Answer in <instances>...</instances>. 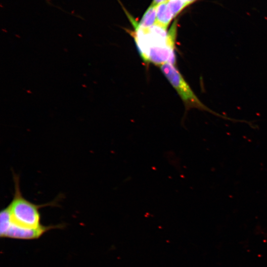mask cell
I'll return each instance as SVG.
<instances>
[{"instance_id": "1", "label": "cell", "mask_w": 267, "mask_h": 267, "mask_svg": "<svg viewBox=\"0 0 267 267\" xmlns=\"http://www.w3.org/2000/svg\"><path fill=\"white\" fill-rule=\"evenodd\" d=\"M134 27V38L142 59L156 65L166 63L174 64L176 61L175 43L177 32V22L173 24L170 31L157 24L143 28L132 18Z\"/></svg>"}, {"instance_id": "2", "label": "cell", "mask_w": 267, "mask_h": 267, "mask_svg": "<svg viewBox=\"0 0 267 267\" xmlns=\"http://www.w3.org/2000/svg\"><path fill=\"white\" fill-rule=\"evenodd\" d=\"M14 182V194L11 202L8 205L11 221L22 227L39 228L43 225L41 223L40 209L46 206L56 205V201L44 204L37 205L26 199L22 195L20 188L19 176L13 173Z\"/></svg>"}, {"instance_id": "3", "label": "cell", "mask_w": 267, "mask_h": 267, "mask_svg": "<svg viewBox=\"0 0 267 267\" xmlns=\"http://www.w3.org/2000/svg\"><path fill=\"white\" fill-rule=\"evenodd\" d=\"M160 68L163 74L177 91L186 109H198L224 119H230L215 112L205 105L195 94L174 64L166 63L160 66Z\"/></svg>"}, {"instance_id": "4", "label": "cell", "mask_w": 267, "mask_h": 267, "mask_svg": "<svg viewBox=\"0 0 267 267\" xmlns=\"http://www.w3.org/2000/svg\"><path fill=\"white\" fill-rule=\"evenodd\" d=\"M63 225H43L39 228H27L13 223L11 220L9 228L3 238L16 239L30 240L39 238L46 231L53 228L62 227Z\"/></svg>"}, {"instance_id": "5", "label": "cell", "mask_w": 267, "mask_h": 267, "mask_svg": "<svg viewBox=\"0 0 267 267\" xmlns=\"http://www.w3.org/2000/svg\"><path fill=\"white\" fill-rule=\"evenodd\" d=\"M174 17V15L168 6L167 1L158 4L156 6L155 24L167 29Z\"/></svg>"}, {"instance_id": "6", "label": "cell", "mask_w": 267, "mask_h": 267, "mask_svg": "<svg viewBox=\"0 0 267 267\" xmlns=\"http://www.w3.org/2000/svg\"><path fill=\"white\" fill-rule=\"evenodd\" d=\"M156 6L152 4L148 7L142 17L138 25L143 28L150 27L155 24Z\"/></svg>"}, {"instance_id": "7", "label": "cell", "mask_w": 267, "mask_h": 267, "mask_svg": "<svg viewBox=\"0 0 267 267\" xmlns=\"http://www.w3.org/2000/svg\"><path fill=\"white\" fill-rule=\"evenodd\" d=\"M11 214L8 206L3 209L0 213V235L3 237L11 222Z\"/></svg>"}, {"instance_id": "8", "label": "cell", "mask_w": 267, "mask_h": 267, "mask_svg": "<svg viewBox=\"0 0 267 267\" xmlns=\"http://www.w3.org/2000/svg\"><path fill=\"white\" fill-rule=\"evenodd\" d=\"M167 2L175 17L188 6L184 0H167Z\"/></svg>"}, {"instance_id": "9", "label": "cell", "mask_w": 267, "mask_h": 267, "mask_svg": "<svg viewBox=\"0 0 267 267\" xmlns=\"http://www.w3.org/2000/svg\"><path fill=\"white\" fill-rule=\"evenodd\" d=\"M167 0H153L151 4L155 6H157L158 4L167 1Z\"/></svg>"}, {"instance_id": "10", "label": "cell", "mask_w": 267, "mask_h": 267, "mask_svg": "<svg viewBox=\"0 0 267 267\" xmlns=\"http://www.w3.org/2000/svg\"><path fill=\"white\" fill-rule=\"evenodd\" d=\"M188 5L194 3L197 0H184Z\"/></svg>"}]
</instances>
